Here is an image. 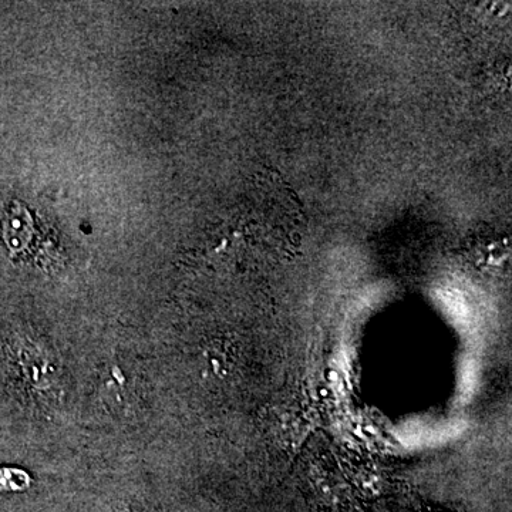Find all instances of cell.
I'll return each mask as SVG.
<instances>
[{
	"label": "cell",
	"instance_id": "1",
	"mask_svg": "<svg viewBox=\"0 0 512 512\" xmlns=\"http://www.w3.org/2000/svg\"><path fill=\"white\" fill-rule=\"evenodd\" d=\"M28 484L29 477L23 471L13 468L0 470V490H23Z\"/></svg>",
	"mask_w": 512,
	"mask_h": 512
}]
</instances>
